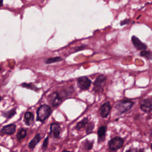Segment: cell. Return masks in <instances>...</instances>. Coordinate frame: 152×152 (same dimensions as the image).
I'll return each mask as SVG.
<instances>
[{
    "mask_svg": "<svg viewBox=\"0 0 152 152\" xmlns=\"http://www.w3.org/2000/svg\"><path fill=\"white\" fill-rule=\"evenodd\" d=\"M2 70V68H1V66H0V71H1Z\"/></svg>",
    "mask_w": 152,
    "mask_h": 152,
    "instance_id": "29",
    "label": "cell"
},
{
    "mask_svg": "<svg viewBox=\"0 0 152 152\" xmlns=\"http://www.w3.org/2000/svg\"><path fill=\"white\" fill-rule=\"evenodd\" d=\"M131 41L133 45L137 50H144L145 49H147V45L143 43L138 37H137L135 36H132Z\"/></svg>",
    "mask_w": 152,
    "mask_h": 152,
    "instance_id": "10",
    "label": "cell"
},
{
    "mask_svg": "<svg viewBox=\"0 0 152 152\" xmlns=\"http://www.w3.org/2000/svg\"><path fill=\"white\" fill-rule=\"evenodd\" d=\"M3 6V1L2 0H0V7H2Z\"/></svg>",
    "mask_w": 152,
    "mask_h": 152,
    "instance_id": "27",
    "label": "cell"
},
{
    "mask_svg": "<svg viewBox=\"0 0 152 152\" xmlns=\"http://www.w3.org/2000/svg\"><path fill=\"white\" fill-rule=\"evenodd\" d=\"M34 121V115L30 112H27L25 113L24 117V122L26 125L30 126L31 125Z\"/></svg>",
    "mask_w": 152,
    "mask_h": 152,
    "instance_id": "13",
    "label": "cell"
},
{
    "mask_svg": "<svg viewBox=\"0 0 152 152\" xmlns=\"http://www.w3.org/2000/svg\"><path fill=\"white\" fill-rule=\"evenodd\" d=\"M126 152H144V149L139 148H131L126 150Z\"/></svg>",
    "mask_w": 152,
    "mask_h": 152,
    "instance_id": "23",
    "label": "cell"
},
{
    "mask_svg": "<svg viewBox=\"0 0 152 152\" xmlns=\"http://www.w3.org/2000/svg\"><path fill=\"white\" fill-rule=\"evenodd\" d=\"M134 102L130 100H122L117 104L115 108L121 114L129 111L133 106Z\"/></svg>",
    "mask_w": 152,
    "mask_h": 152,
    "instance_id": "2",
    "label": "cell"
},
{
    "mask_svg": "<svg viewBox=\"0 0 152 152\" xmlns=\"http://www.w3.org/2000/svg\"><path fill=\"white\" fill-rule=\"evenodd\" d=\"M16 125L14 124H9L4 126L1 130V132L4 134L12 135L16 132Z\"/></svg>",
    "mask_w": 152,
    "mask_h": 152,
    "instance_id": "11",
    "label": "cell"
},
{
    "mask_svg": "<svg viewBox=\"0 0 152 152\" xmlns=\"http://www.w3.org/2000/svg\"><path fill=\"white\" fill-rule=\"evenodd\" d=\"M48 142H49V137H47L45 139V140L43 143L42 146V149L43 150H46L47 147H48Z\"/></svg>",
    "mask_w": 152,
    "mask_h": 152,
    "instance_id": "24",
    "label": "cell"
},
{
    "mask_svg": "<svg viewBox=\"0 0 152 152\" xmlns=\"http://www.w3.org/2000/svg\"><path fill=\"white\" fill-rule=\"evenodd\" d=\"M86 47H87L86 45H81V46H79V47L76 48L75 51H76V52L79 51V50H83V49H85Z\"/></svg>",
    "mask_w": 152,
    "mask_h": 152,
    "instance_id": "25",
    "label": "cell"
},
{
    "mask_svg": "<svg viewBox=\"0 0 152 152\" xmlns=\"http://www.w3.org/2000/svg\"><path fill=\"white\" fill-rule=\"evenodd\" d=\"M140 108L141 109L146 112L150 113L152 109V100L151 98L143 99L142 100L140 104Z\"/></svg>",
    "mask_w": 152,
    "mask_h": 152,
    "instance_id": "8",
    "label": "cell"
},
{
    "mask_svg": "<svg viewBox=\"0 0 152 152\" xmlns=\"http://www.w3.org/2000/svg\"><path fill=\"white\" fill-rule=\"evenodd\" d=\"M140 55L143 57L148 59H150L151 58V53L150 51H147V50H142L140 53Z\"/></svg>",
    "mask_w": 152,
    "mask_h": 152,
    "instance_id": "20",
    "label": "cell"
},
{
    "mask_svg": "<svg viewBox=\"0 0 152 152\" xmlns=\"http://www.w3.org/2000/svg\"><path fill=\"white\" fill-rule=\"evenodd\" d=\"M16 114V109H11L8 111H6L3 113V115L7 118V119H10L12 117H13Z\"/></svg>",
    "mask_w": 152,
    "mask_h": 152,
    "instance_id": "16",
    "label": "cell"
},
{
    "mask_svg": "<svg viewBox=\"0 0 152 152\" xmlns=\"http://www.w3.org/2000/svg\"><path fill=\"white\" fill-rule=\"evenodd\" d=\"M21 86L23 87H26V88H30V89L33 90L35 91H37V90H38V88L36 87H35L34 85H33L32 84L23 83L21 84Z\"/></svg>",
    "mask_w": 152,
    "mask_h": 152,
    "instance_id": "21",
    "label": "cell"
},
{
    "mask_svg": "<svg viewBox=\"0 0 152 152\" xmlns=\"http://www.w3.org/2000/svg\"><path fill=\"white\" fill-rule=\"evenodd\" d=\"M48 100L49 104L53 107H57L62 102V97L58 92H54L48 96Z\"/></svg>",
    "mask_w": 152,
    "mask_h": 152,
    "instance_id": "5",
    "label": "cell"
},
{
    "mask_svg": "<svg viewBox=\"0 0 152 152\" xmlns=\"http://www.w3.org/2000/svg\"><path fill=\"white\" fill-rule=\"evenodd\" d=\"M27 135V130L26 129H21L20 130L17 134V140L20 141L22 139H23Z\"/></svg>",
    "mask_w": 152,
    "mask_h": 152,
    "instance_id": "17",
    "label": "cell"
},
{
    "mask_svg": "<svg viewBox=\"0 0 152 152\" xmlns=\"http://www.w3.org/2000/svg\"><path fill=\"white\" fill-rule=\"evenodd\" d=\"M52 110L47 105H42L39 106L37 111V121L41 122H44L50 115Z\"/></svg>",
    "mask_w": 152,
    "mask_h": 152,
    "instance_id": "1",
    "label": "cell"
},
{
    "mask_svg": "<svg viewBox=\"0 0 152 152\" xmlns=\"http://www.w3.org/2000/svg\"><path fill=\"white\" fill-rule=\"evenodd\" d=\"M93 142H90L87 140H86L84 143V149L86 151H89L91 150L93 148Z\"/></svg>",
    "mask_w": 152,
    "mask_h": 152,
    "instance_id": "19",
    "label": "cell"
},
{
    "mask_svg": "<svg viewBox=\"0 0 152 152\" xmlns=\"http://www.w3.org/2000/svg\"><path fill=\"white\" fill-rule=\"evenodd\" d=\"M106 126H101L97 130V135H98V142L101 143L105 140L106 133Z\"/></svg>",
    "mask_w": 152,
    "mask_h": 152,
    "instance_id": "12",
    "label": "cell"
},
{
    "mask_svg": "<svg viewBox=\"0 0 152 152\" xmlns=\"http://www.w3.org/2000/svg\"><path fill=\"white\" fill-rule=\"evenodd\" d=\"M50 134L52 137L56 139L59 138L61 129V126L59 124L53 123L51 125H50Z\"/></svg>",
    "mask_w": 152,
    "mask_h": 152,
    "instance_id": "7",
    "label": "cell"
},
{
    "mask_svg": "<svg viewBox=\"0 0 152 152\" xmlns=\"http://www.w3.org/2000/svg\"><path fill=\"white\" fill-rule=\"evenodd\" d=\"M62 152H70L69 151H62Z\"/></svg>",
    "mask_w": 152,
    "mask_h": 152,
    "instance_id": "30",
    "label": "cell"
},
{
    "mask_svg": "<svg viewBox=\"0 0 152 152\" xmlns=\"http://www.w3.org/2000/svg\"><path fill=\"white\" fill-rule=\"evenodd\" d=\"M94 124L93 122L91 123H88L87 125V129H86V133L87 134H90L92 132L93 129H94Z\"/></svg>",
    "mask_w": 152,
    "mask_h": 152,
    "instance_id": "22",
    "label": "cell"
},
{
    "mask_svg": "<svg viewBox=\"0 0 152 152\" xmlns=\"http://www.w3.org/2000/svg\"><path fill=\"white\" fill-rule=\"evenodd\" d=\"M91 83L92 82L89 79L86 77V76H84V77H80L77 80V84L80 89L82 91H85L88 89V88L91 86Z\"/></svg>",
    "mask_w": 152,
    "mask_h": 152,
    "instance_id": "6",
    "label": "cell"
},
{
    "mask_svg": "<svg viewBox=\"0 0 152 152\" xmlns=\"http://www.w3.org/2000/svg\"><path fill=\"white\" fill-rule=\"evenodd\" d=\"M124 139L120 137H115L112 138L108 142L109 149L111 151H117L122 147L124 145Z\"/></svg>",
    "mask_w": 152,
    "mask_h": 152,
    "instance_id": "4",
    "label": "cell"
},
{
    "mask_svg": "<svg viewBox=\"0 0 152 152\" xmlns=\"http://www.w3.org/2000/svg\"><path fill=\"white\" fill-rule=\"evenodd\" d=\"M62 60V58L57 57H54V58H49L45 60V63L46 64H52V63H55L57 62H59Z\"/></svg>",
    "mask_w": 152,
    "mask_h": 152,
    "instance_id": "18",
    "label": "cell"
},
{
    "mask_svg": "<svg viewBox=\"0 0 152 152\" xmlns=\"http://www.w3.org/2000/svg\"><path fill=\"white\" fill-rule=\"evenodd\" d=\"M129 22H130V20H128V19H125V20H124L121 21V26H122V25L127 24L129 23Z\"/></svg>",
    "mask_w": 152,
    "mask_h": 152,
    "instance_id": "26",
    "label": "cell"
},
{
    "mask_svg": "<svg viewBox=\"0 0 152 152\" xmlns=\"http://www.w3.org/2000/svg\"><path fill=\"white\" fill-rule=\"evenodd\" d=\"M12 152H16V151H12Z\"/></svg>",
    "mask_w": 152,
    "mask_h": 152,
    "instance_id": "31",
    "label": "cell"
},
{
    "mask_svg": "<svg viewBox=\"0 0 152 152\" xmlns=\"http://www.w3.org/2000/svg\"><path fill=\"white\" fill-rule=\"evenodd\" d=\"M106 77L104 75L97 76L94 82L93 91L96 93H101L104 91V87L106 84Z\"/></svg>",
    "mask_w": 152,
    "mask_h": 152,
    "instance_id": "3",
    "label": "cell"
},
{
    "mask_svg": "<svg viewBox=\"0 0 152 152\" xmlns=\"http://www.w3.org/2000/svg\"><path fill=\"white\" fill-rule=\"evenodd\" d=\"M88 120L87 118H84L83 120H82L81 121L79 122L77 125H76L75 126V129L78 130V131H80L83 129H84L86 126H87V125L88 124Z\"/></svg>",
    "mask_w": 152,
    "mask_h": 152,
    "instance_id": "15",
    "label": "cell"
},
{
    "mask_svg": "<svg viewBox=\"0 0 152 152\" xmlns=\"http://www.w3.org/2000/svg\"><path fill=\"white\" fill-rule=\"evenodd\" d=\"M1 100H2V97H1V96H0V102H1Z\"/></svg>",
    "mask_w": 152,
    "mask_h": 152,
    "instance_id": "28",
    "label": "cell"
},
{
    "mask_svg": "<svg viewBox=\"0 0 152 152\" xmlns=\"http://www.w3.org/2000/svg\"><path fill=\"white\" fill-rule=\"evenodd\" d=\"M111 106L109 102H106L104 103L102 106H100L99 109L100 114L102 117L106 118L111 112Z\"/></svg>",
    "mask_w": 152,
    "mask_h": 152,
    "instance_id": "9",
    "label": "cell"
},
{
    "mask_svg": "<svg viewBox=\"0 0 152 152\" xmlns=\"http://www.w3.org/2000/svg\"><path fill=\"white\" fill-rule=\"evenodd\" d=\"M41 140V135L39 134H36V135L35 136V137L32 139V140L29 143V147L30 149H34L36 147V146L37 145V144L38 143H39Z\"/></svg>",
    "mask_w": 152,
    "mask_h": 152,
    "instance_id": "14",
    "label": "cell"
}]
</instances>
